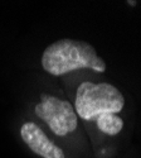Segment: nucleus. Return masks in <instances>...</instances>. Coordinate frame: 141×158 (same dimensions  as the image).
Segmentation results:
<instances>
[{"instance_id": "nucleus-4", "label": "nucleus", "mask_w": 141, "mask_h": 158, "mask_svg": "<svg viewBox=\"0 0 141 158\" xmlns=\"http://www.w3.org/2000/svg\"><path fill=\"white\" fill-rule=\"evenodd\" d=\"M20 135L24 143L35 154L43 158H65L63 152L58 146L49 140L44 131L34 123H24L20 128Z\"/></svg>"}, {"instance_id": "nucleus-3", "label": "nucleus", "mask_w": 141, "mask_h": 158, "mask_svg": "<svg viewBox=\"0 0 141 158\" xmlns=\"http://www.w3.org/2000/svg\"><path fill=\"white\" fill-rule=\"evenodd\" d=\"M34 113L59 137L72 133L78 125V116L73 105L67 100H61L48 94L41 95V102L35 105Z\"/></svg>"}, {"instance_id": "nucleus-5", "label": "nucleus", "mask_w": 141, "mask_h": 158, "mask_svg": "<svg viewBox=\"0 0 141 158\" xmlns=\"http://www.w3.org/2000/svg\"><path fill=\"white\" fill-rule=\"evenodd\" d=\"M97 128L107 135H116L123 128V120L116 114H102L97 119Z\"/></svg>"}, {"instance_id": "nucleus-2", "label": "nucleus", "mask_w": 141, "mask_h": 158, "mask_svg": "<svg viewBox=\"0 0 141 158\" xmlns=\"http://www.w3.org/2000/svg\"><path fill=\"white\" fill-rule=\"evenodd\" d=\"M123 106V95L111 84L86 81L77 89L74 110L83 120H96L102 114H117Z\"/></svg>"}, {"instance_id": "nucleus-6", "label": "nucleus", "mask_w": 141, "mask_h": 158, "mask_svg": "<svg viewBox=\"0 0 141 158\" xmlns=\"http://www.w3.org/2000/svg\"><path fill=\"white\" fill-rule=\"evenodd\" d=\"M129 4H130V5H132V6H134V5H136V2H129Z\"/></svg>"}, {"instance_id": "nucleus-1", "label": "nucleus", "mask_w": 141, "mask_h": 158, "mask_svg": "<svg viewBox=\"0 0 141 158\" xmlns=\"http://www.w3.org/2000/svg\"><path fill=\"white\" fill-rule=\"evenodd\" d=\"M43 69L53 76H62L80 69L106 71V63L96 49L87 42L76 39H59L49 44L42 55Z\"/></svg>"}]
</instances>
